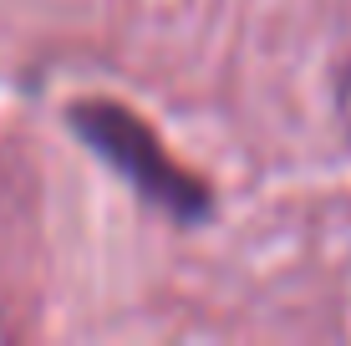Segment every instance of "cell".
<instances>
[{
    "instance_id": "6da1fadb",
    "label": "cell",
    "mask_w": 351,
    "mask_h": 346,
    "mask_svg": "<svg viewBox=\"0 0 351 346\" xmlns=\"http://www.w3.org/2000/svg\"><path fill=\"white\" fill-rule=\"evenodd\" d=\"M66 127L87 143L128 188H138L153 209H163L168 219H178V224L209 219V209H214L209 184H204L199 173H189L184 163L163 148V138L153 133L138 112H128L123 102L82 97V102L66 107Z\"/></svg>"
},
{
    "instance_id": "7a4b0ae2",
    "label": "cell",
    "mask_w": 351,
    "mask_h": 346,
    "mask_svg": "<svg viewBox=\"0 0 351 346\" xmlns=\"http://www.w3.org/2000/svg\"><path fill=\"white\" fill-rule=\"evenodd\" d=\"M336 112H341V123L351 133V51L341 56V71H336Z\"/></svg>"
}]
</instances>
